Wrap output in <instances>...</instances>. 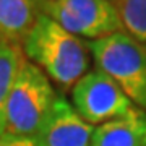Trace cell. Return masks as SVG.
Segmentation results:
<instances>
[{"instance_id":"6da1fadb","label":"cell","mask_w":146,"mask_h":146,"mask_svg":"<svg viewBox=\"0 0 146 146\" xmlns=\"http://www.w3.org/2000/svg\"><path fill=\"white\" fill-rule=\"evenodd\" d=\"M21 50L49 80L70 91L89 72L93 60L88 41L68 33L44 13L21 44Z\"/></svg>"},{"instance_id":"7a4b0ae2","label":"cell","mask_w":146,"mask_h":146,"mask_svg":"<svg viewBox=\"0 0 146 146\" xmlns=\"http://www.w3.org/2000/svg\"><path fill=\"white\" fill-rule=\"evenodd\" d=\"M57 96L49 76L23 55L7 101L5 135L34 140Z\"/></svg>"},{"instance_id":"3957f363","label":"cell","mask_w":146,"mask_h":146,"mask_svg":"<svg viewBox=\"0 0 146 146\" xmlns=\"http://www.w3.org/2000/svg\"><path fill=\"white\" fill-rule=\"evenodd\" d=\"M94 65L119 84L131 102L146 110V42L120 31L88 41Z\"/></svg>"},{"instance_id":"277c9868","label":"cell","mask_w":146,"mask_h":146,"mask_svg":"<svg viewBox=\"0 0 146 146\" xmlns=\"http://www.w3.org/2000/svg\"><path fill=\"white\" fill-rule=\"evenodd\" d=\"M41 13L88 41L123 31L119 10L107 0H37Z\"/></svg>"},{"instance_id":"5b68a950","label":"cell","mask_w":146,"mask_h":146,"mask_svg":"<svg viewBox=\"0 0 146 146\" xmlns=\"http://www.w3.org/2000/svg\"><path fill=\"white\" fill-rule=\"evenodd\" d=\"M72 106L89 125L123 117L136 107L122 88L101 70H89L72 88Z\"/></svg>"},{"instance_id":"8992f818","label":"cell","mask_w":146,"mask_h":146,"mask_svg":"<svg viewBox=\"0 0 146 146\" xmlns=\"http://www.w3.org/2000/svg\"><path fill=\"white\" fill-rule=\"evenodd\" d=\"M94 128L63 94H58L33 141L34 146H91Z\"/></svg>"},{"instance_id":"52a82bcc","label":"cell","mask_w":146,"mask_h":146,"mask_svg":"<svg viewBox=\"0 0 146 146\" xmlns=\"http://www.w3.org/2000/svg\"><path fill=\"white\" fill-rule=\"evenodd\" d=\"M91 146H146V110L135 107L123 117L98 125Z\"/></svg>"},{"instance_id":"ba28073f","label":"cell","mask_w":146,"mask_h":146,"mask_svg":"<svg viewBox=\"0 0 146 146\" xmlns=\"http://www.w3.org/2000/svg\"><path fill=\"white\" fill-rule=\"evenodd\" d=\"M39 15L37 0H0V42L21 47Z\"/></svg>"},{"instance_id":"9c48e42d","label":"cell","mask_w":146,"mask_h":146,"mask_svg":"<svg viewBox=\"0 0 146 146\" xmlns=\"http://www.w3.org/2000/svg\"><path fill=\"white\" fill-rule=\"evenodd\" d=\"M21 58H23L21 47L0 42V136L5 135L7 101H8V94H10L11 84L15 81Z\"/></svg>"},{"instance_id":"30bf717a","label":"cell","mask_w":146,"mask_h":146,"mask_svg":"<svg viewBox=\"0 0 146 146\" xmlns=\"http://www.w3.org/2000/svg\"><path fill=\"white\" fill-rule=\"evenodd\" d=\"M115 7L125 33L146 42V0H119Z\"/></svg>"},{"instance_id":"8fae6325","label":"cell","mask_w":146,"mask_h":146,"mask_svg":"<svg viewBox=\"0 0 146 146\" xmlns=\"http://www.w3.org/2000/svg\"><path fill=\"white\" fill-rule=\"evenodd\" d=\"M0 146H34V141L29 138H18V136L3 135L0 136Z\"/></svg>"},{"instance_id":"7c38bea8","label":"cell","mask_w":146,"mask_h":146,"mask_svg":"<svg viewBox=\"0 0 146 146\" xmlns=\"http://www.w3.org/2000/svg\"><path fill=\"white\" fill-rule=\"evenodd\" d=\"M107 2H110V3H114V5H115V3H117L119 0H107Z\"/></svg>"}]
</instances>
